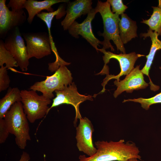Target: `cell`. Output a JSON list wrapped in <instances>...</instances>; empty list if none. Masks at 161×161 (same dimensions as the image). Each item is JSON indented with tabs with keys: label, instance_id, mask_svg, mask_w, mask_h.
<instances>
[{
	"label": "cell",
	"instance_id": "21",
	"mask_svg": "<svg viewBox=\"0 0 161 161\" xmlns=\"http://www.w3.org/2000/svg\"><path fill=\"white\" fill-rule=\"evenodd\" d=\"M5 64L7 69L18 66L17 62L11 53L5 48L2 39L0 40V66Z\"/></svg>",
	"mask_w": 161,
	"mask_h": 161
},
{
	"label": "cell",
	"instance_id": "15",
	"mask_svg": "<svg viewBox=\"0 0 161 161\" xmlns=\"http://www.w3.org/2000/svg\"><path fill=\"white\" fill-rule=\"evenodd\" d=\"M91 0H76L69 2L66 10V16L61 22L64 30H68L75 20L82 15L88 14L92 9Z\"/></svg>",
	"mask_w": 161,
	"mask_h": 161
},
{
	"label": "cell",
	"instance_id": "27",
	"mask_svg": "<svg viewBox=\"0 0 161 161\" xmlns=\"http://www.w3.org/2000/svg\"><path fill=\"white\" fill-rule=\"evenodd\" d=\"M30 159L29 154L26 152L23 151L19 161H29Z\"/></svg>",
	"mask_w": 161,
	"mask_h": 161
},
{
	"label": "cell",
	"instance_id": "10",
	"mask_svg": "<svg viewBox=\"0 0 161 161\" xmlns=\"http://www.w3.org/2000/svg\"><path fill=\"white\" fill-rule=\"evenodd\" d=\"M6 0H0V38L5 39L10 32L22 25L26 19L23 9L10 10L6 4Z\"/></svg>",
	"mask_w": 161,
	"mask_h": 161
},
{
	"label": "cell",
	"instance_id": "23",
	"mask_svg": "<svg viewBox=\"0 0 161 161\" xmlns=\"http://www.w3.org/2000/svg\"><path fill=\"white\" fill-rule=\"evenodd\" d=\"M5 66H2L0 68V92L9 88L10 79Z\"/></svg>",
	"mask_w": 161,
	"mask_h": 161
},
{
	"label": "cell",
	"instance_id": "24",
	"mask_svg": "<svg viewBox=\"0 0 161 161\" xmlns=\"http://www.w3.org/2000/svg\"><path fill=\"white\" fill-rule=\"evenodd\" d=\"M112 7V11L118 15L123 13L128 7L124 5L122 0H107Z\"/></svg>",
	"mask_w": 161,
	"mask_h": 161
},
{
	"label": "cell",
	"instance_id": "6",
	"mask_svg": "<svg viewBox=\"0 0 161 161\" xmlns=\"http://www.w3.org/2000/svg\"><path fill=\"white\" fill-rule=\"evenodd\" d=\"M55 92L56 97L53 99L52 105L48 109V113L53 107L63 104L71 105L74 107L75 111V117L74 123L75 126L78 119L82 118L79 109L80 104L87 100L92 101V97L96 95H95L93 96L89 95L86 96L79 94L74 82L65 87L63 90H56Z\"/></svg>",
	"mask_w": 161,
	"mask_h": 161
},
{
	"label": "cell",
	"instance_id": "9",
	"mask_svg": "<svg viewBox=\"0 0 161 161\" xmlns=\"http://www.w3.org/2000/svg\"><path fill=\"white\" fill-rule=\"evenodd\" d=\"M29 59H41L50 55L52 50L48 33L46 32H24Z\"/></svg>",
	"mask_w": 161,
	"mask_h": 161
},
{
	"label": "cell",
	"instance_id": "26",
	"mask_svg": "<svg viewBox=\"0 0 161 161\" xmlns=\"http://www.w3.org/2000/svg\"><path fill=\"white\" fill-rule=\"evenodd\" d=\"M10 134L4 118L0 119V143H4Z\"/></svg>",
	"mask_w": 161,
	"mask_h": 161
},
{
	"label": "cell",
	"instance_id": "11",
	"mask_svg": "<svg viewBox=\"0 0 161 161\" xmlns=\"http://www.w3.org/2000/svg\"><path fill=\"white\" fill-rule=\"evenodd\" d=\"M79 120V123L76 127V145L79 151L91 157L97 151L92 140V134L94 131L93 126L91 121L86 117Z\"/></svg>",
	"mask_w": 161,
	"mask_h": 161
},
{
	"label": "cell",
	"instance_id": "29",
	"mask_svg": "<svg viewBox=\"0 0 161 161\" xmlns=\"http://www.w3.org/2000/svg\"><path fill=\"white\" fill-rule=\"evenodd\" d=\"M157 7L161 8V0H158V5Z\"/></svg>",
	"mask_w": 161,
	"mask_h": 161
},
{
	"label": "cell",
	"instance_id": "2",
	"mask_svg": "<svg viewBox=\"0 0 161 161\" xmlns=\"http://www.w3.org/2000/svg\"><path fill=\"white\" fill-rule=\"evenodd\" d=\"M110 6L107 0L105 2L98 0L95 8L97 12L100 14L103 24L104 31L100 35L103 37L104 40L101 41V44L103 45L102 49L106 50L110 48L111 51H114V49L110 42V40H112L118 51L126 53L125 49L119 35V15L113 13Z\"/></svg>",
	"mask_w": 161,
	"mask_h": 161
},
{
	"label": "cell",
	"instance_id": "16",
	"mask_svg": "<svg viewBox=\"0 0 161 161\" xmlns=\"http://www.w3.org/2000/svg\"><path fill=\"white\" fill-rule=\"evenodd\" d=\"M158 36L157 32H153L149 29L147 30V32L140 34L141 37L146 38L149 37L151 41V45L149 53L147 55L145 56L147 58L146 63L141 70L143 74L145 75L148 77L150 81V89L154 91L158 90L160 87L153 83L149 76V73L156 52L157 50L161 49V40L158 39Z\"/></svg>",
	"mask_w": 161,
	"mask_h": 161
},
{
	"label": "cell",
	"instance_id": "19",
	"mask_svg": "<svg viewBox=\"0 0 161 161\" xmlns=\"http://www.w3.org/2000/svg\"><path fill=\"white\" fill-rule=\"evenodd\" d=\"M21 100V90L18 87H9L6 94L0 100V119L4 118L13 105Z\"/></svg>",
	"mask_w": 161,
	"mask_h": 161
},
{
	"label": "cell",
	"instance_id": "12",
	"mask_svg": "<svg viewBox=\"0 0 161 161\" xmlns=\"http://www.w3.org/2000/svg\"><path fill=\"white\" fill-rule=\"evenodd\" d=\"M66 14V11L65 10L64 7L61 4L56 10L53 12H41L36 15L37 17L45 23L47 28L52 51L54 54L56 58L55 61L48 64L49 68L53 71H56L61 65H68L70 64V63L64 61L60 57L53 41L50 30L52 21L54 16H55L57 19H59L64 16Z\"/></svg>",
	"mask_w": 161,
	"mask_h": 161
},
{
	"label": "cell",
	"instance_id": "30",
	"mask_svg": "<svg viewBox=\"0 0 161 161\" xmlns=\"http://www.w3.org/2000/svg\"><path fill=\"white\" fill-rule=\"evenodd\" d=\"M159 68H160V69L161 70V66L159 67Z\"/></svg>",
	"mask_w": 161,
	"mask_h": 161
},
{
	"label": "cell",
	"instance_id": "7",
	"mask_svg": "<svg viewBox=\"0 0 161 161\" xmlns=\"http://www.w3.org/2000/svg\"><path fill=\"white\" fill-rule=\"evenodd\" d=\"M4 39L5 47L16 61L18 66L22 71H27L29 59L26 46L19 27L10 32Z\"/></svg>",
	"mask_w": 161,
	"mask_h": 161
},
{
	"label": "cell",
	"instance_id": "20",
	"mask_svg": "<svg viewBox=\"0 0 161 161\" xmlns=\"http://www.w3.org/2000/svg\"><path fill=\"white\" fill-rule=\"evenodd\" d=\"M153 13L150 18L147 20L143 19L141 22L147 25L149 29L161 36V8L152 6Z\"/></svg>",
	"mask_w": 161,
	"mask_h": 161
},
{
	"label": "cell",
	"instance_id": "18",
	"mask_svg": "<svg viewBox=\"0 0 161 161\" xmlns=\"http://www.w3.org/2000/svg\"><path fill=\"white\" fill-rule=\"evenodd\" d=\"M119 23L120 36L123 44H127L132 38L137 37L136 21L130 18L125 13L121 15Z\"/></svg>",
	"mask_w": 161,
	"mask_h": 161
},
{
	"label": "cell",
	"instance_id": "3",
	"mask_svg": "<svg viewBox=\"0 0 161 161\" xmlns=\"http://www.w3.org/2000/svg\"><path fill=\"white\" fill-rule=\"evenodd\" d=\"M3 118L10 134L15 136L16 144L20 149H24L31 138L28 120L22 103L16 102L13 105Z\"/></svg>",
	"mask_w": 161,
	"mask_h": 161
},
{
	"label": "cell",
	"instance_id": "25",
	"mask_svg": "<svg viewBox=\"0 0 161 161\" xmlns=\"http://www.w3.org/2000/svg\"><path fill=\"white\" fill-rule=\"evenodd\" d=\"M26 0H10L7 6L9 9L11 8V10L18 11L24 8V4Z\"/></svg>",
	"mask_w": 161,
	"mask_h": 161
},
{
	"label": "cell",
	"instance_id": "14",
	"mask_svg": "<svg viewBox=\"0 0 161 161\" xmlns=\"http://www.w3.org/2000/svg\"><path fill=\"white\" fill-rule=\"evenodd\" d=\"M97 13L95 9L92 8L82 22L79 23L75 21L68 30L69 33L75 38H78L79 35H81L98 52L97 47L101 41L94 35L91 26V22Z\"/></svg>",
	"mask_w": 161,
	"mask_h": 161
},
{
	"label": "cell",
	"instance_id": "22",
	"mask_svg": "<svg viewBox=\"0 0 161 161\" xmlns=\"http://www.w3.org/2000/svg\"><path fill=\"white\" fill-rule=\"evenodd\" d=\"M129 101L139 103L141 104L143 108L145 110H148L151 105L161 103V92L150 98H144L140 97L136 99H125L123 102Z\"/></svg>",
	"mask_w": 161,
	"mask_h": 161
},
{
	"label": "cell",
	"instance_id": "17",
	"mask_svg": "<svg viewBox=\"0 0 161 161\" xmlns=\"http://www.w3.org/2000/svg\"><path fill=\"white\" fill-rule=\"evenodd\" d=\"M69 1V0H27L24 4V8L28 13L27 18L28 23L29 24H31L35 15L41 13L42 10H46L48 12H53L54 11L52 7V5L61 2L68 3Z\"/></svg>",
	"mask_w": 161,
	"mask_h": 161
},
{
	"label": "cell",
	"instance_id": "4",
	"mask_svg": "<svg viewBox=\"0 0 161 161\" xmlns=\"http://www.w3.org/2000/svg\"><path fill=\"white\" fill-rule=\"evenodd\" d=\"M72 79L70 71L65 65H62L53 75L47 76L45 80L35 82L29 89L40 92L43 96L51 99L54 97V91L63 90L72 83Z\"/></svg>",
	"mask_w": 161,
	"mask_h": 161
},
{
	"label": "cell",
	"instance_id": "5",
	"mask_svg": "<svg viewBox=\"0 0 161 161\" xmlns=\"http://www.w3.org/2000/svg\"><path fill=\"white\" fill-rule=\"evenodd\" d=\"M21 102L28 120L34 123L48 114L51 99L39 95L32 90H21Z\"/></svg>",
	"mask_w": 161,
	"mask_h": 161
},
{
	"label": "cell",
	"instance_id": "13",
	"mask_svg": "<svg viewBox=\"0 0 161 161\" xmlns=\"http://www.w3.org/2000/svg\"><path fill=\"white\" fill-rule=\"evenodd\" d=\"M140 65L134 68L122 80H116L114 84L117 86L113 94L114 97H117L124 91L132 93L134 90H138L146 88L148 83L144 80L143 74L140 69Z\"/></svg>",
	"mask_w": 161,
	"mask_h": 161
},
{
	"label": "cell",
	"instance_id": "8",
	"mask_svg": "<svg viewBox=\"0 0 161 161\" xmlns=\"http://www.w3.org/2000/svg\"><path fill=\"white\" fill-rule=\"evenodd\" d=\"M99 51L103 53V60L104 63L103 68H107L108 66L107 64L108 63L111 59H115L119 62L120 68V72L116 75H108L103 80L102 85L103 88L100 92H104L106 89L105 86L108 81L112 79H115L118 81L120 80V77L123 76L128 75L134 68V65L137 59L144 55L137 54L135 52H132L128 54L121 53L119 54H116L109 51H107L103 49H99Z\"/></svg>",
	"mask_w": 161,
	"mask_h": 161
},
{
	"label": "cell",
	"instance_id": "28",
	"mask_svg": "<svg viewBox=\"0 0 161 161\" xmlns=\"http://www.w3.org/2000/svg\"><path fill=\"white\" fill-rule=\"evenodd\" d=\"M129 161H140V160L136 158H132L129 159Z\"/></svg>",
	"mask_w": 161,
	"mask_h": 161
},
{
	"label": "cell",
	"instance_id": "1",
	"mask_svg": "<svg viewBox=\"0 0 161 161\" xmlns=\"http://www.w3.org/2000/svg\"><path fill=\"white\" fill-rule=\"evenodd\" d=\"M97 148L93 156L87 157L80 155L79 161H129L132 158L141 160L140 151L136 144L124 139L117 141H97L95 143Z\"/></svg>",
	"mask_w": 161,
	"mask_h": 161
}]
</instances>
